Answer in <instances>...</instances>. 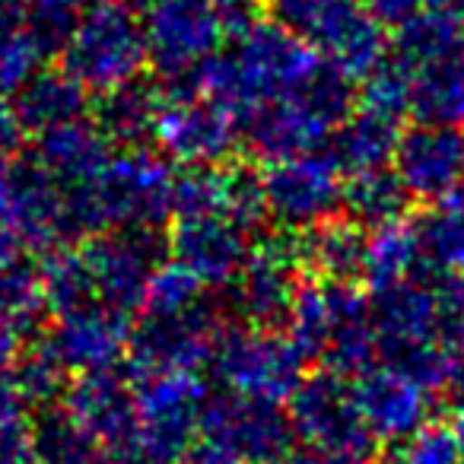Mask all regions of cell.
<instances>
[{
	"mask_svg": "<svg viewBox=\"0 0 464 464\" xmlns=\"http://www.w3.org/2000/svg\"><path fill=\"white\" fill-rule=\"evenodd\" d=\"M20 248H23L20 236L10 232L7 226H0V271L20 265Z\"/></svg>",
	"mask_w": 464,
	"mask_h": 464,
	"instance_id": "obj_46",
	"label": "cell"
},
{
	"mask_svg": "<svg viewBox=\"0 0 464 464\" xmlns=\"http://www.w3.org/2000/svg\"><path fill=\"white\" fill-rule=\"evenodd\" d=\"M303 255L290 252L284 242L248 252L246 265L239 271V305L255 322H274L280 315H290L296 303V265Z\"/></svg>",
	"mask_w": 464,
	"mask_h": 464,
	"instance_id": "obj_19",
	"label": "cell"
},
{
	"mask_svg": "<svg viewBox=\"0 0 464 464\" xmlns=\"http://www.w3.org/2000/svg\"><path fill=\"white\" fill-rule=\"evenodd\" d=\"M0 464H39L35 442L29 436H23L16 426L0 430Z\"/></svg>",
	"mask_w": 464,
	"mask_h": 464,
	"instance_id": "obj_42",
	"label": "cell"
},
{
	"mask_svg": "<svg viewBox=\"0 0 464 464\" xmlns=\"http://www.w3.org/2000/svg\"><path fill=\"white\" fill-rule=\"evenodd\" d=\"M156 140L169 156L188 162L191 169H213L239 143L236 115L198 92L166 90Z\"/></svg>",
	"mask_w": 464,
	"mask_h": 464,
	"instance_id": "obj_9",
	"label": "cell"
},
{
	"mask_svg": "<svg viewBox=\"0 0 464 464\" xmlns=\"http://www.w3.org/2000/svg\"><path fill=\"white\" fill-rule=\"evenodd\" d=\"M26 23V0H0V42L20 33Z\"/></svg>",
	"mask_w": 464,
	"mask_h": 464,
	"instance_id": "obj_45",
	"label": "cell"
},
{
	"mask_svg": "<svg viewBox=\"0 0 464 464\" xmlns=\"http://www.w3.org/2000/svg\"><path fill=\"white\" fill-rule=\"evenodd\" d=\"M407 194L411 191L398 179V172L375 169V172L350 175L347 188H343V204L353 213L356 223H366L372 229H379V226L401 219Z\"/></svg>",
	"mask_w": 464,
	"mask_h": 464,
	"instance_id": "obj_29",
	"label": "cell"
},
{
	"mask_svg": "<svg viewBox=\"0 0 464 464\" xmlns=\"http://www.w3.org/2000/svg\"><path fill=\"white\" fill-rule=\"evenodd\" d=\"M312 258L315 267H322L331 280H350L362 274V252H366V239L353 223L334 226L324 223L312 236Z\"/></svg>",
	"mask_w": 464,
	"mask_h": 464,
	"instance_id": "obj_32",
	"label": "cell"
},
{
	"mask_svg": "<svg viewBox=\"0 0 464 464\" xmlns=\"http://www.w3.org/2000/svg\"><path fill=\"white\" fill-rule=\"evenodd\" d=\"M331 134L334 130L293 92L252 109L246 115V128H242V137H246L248 147L271 166L315 153Z\"/></svg>",
	"mask_w": 464,
	"mask_h": 464,
	"instance_id": "obj_15",
	"label": "cell"
},
{
	"mask_svg": "<svg viewBox=\"0 0 464 464\" xmlns=\"http://www.w3.org/2000/svg\"><path fill=\"white\" fill-rule=\"evenodd\" d=\"M179 464H246V461H239L236 455H229L226 449L210 442V445H198V449H188L179 458Z\"/></svg>",
	"mask_w": 464,
	"mask_h": 464,
	"instance_id": "obj_44",
	"label": "cell"
},
{
	"mask_svg": "<svg viewBox=\"0 0 464 464\" xmlns=\"http://www.w3.org/2000/svg\"><path fill=\"white\" fill-rule=\"evenodd\" d=\"M162 109H166V90L137 80L115 92H105L96 109V124L111 143L134 147L147 137H156Z\"/></svg>",
	"mask_w": 464,
	"mask_h": 464,
	"instance_id": "obj_23",
	"label": "cell"
},
{
	"mask_svg": "<svg viewBox=\"0 0 464 464\" xmlns=\"http://www.w3.org/2000/svg\"><path fill=\"white\" fill-rule=\"evenodd\" d=\"M411 83H413L411 67H404L401 61H385V64L375 67L362 80L360 105L401 121V115L411 111Z\"/></svg>",
	"mask_w": 464,
	"mask_h": 464,
	"instance_id": "obj_35",
	"label": "cell"
},
{
	"mask_svg": "<svg viewBox=\"0 0 464 464\" xmlns=\"http://www.w3.org/2000/svg\"><path fill=\"white\" fill-rule=\"evenodd\" d=\"M293 430L305 436L322 455L362 464L372 449V430L362 420L356 388L337 375H318L293 394Z\"/></svg>",
	"mask_w": 464,
	"mask_h": 464,
	"instance_id": "obj_6",
	"label": "cell"
},
{
	"mask_svg": "<svg viewBox=\"0 0 464 464\" xmlns=\"http://www.w3.org/2000/svg\"><path fill=\"white\" fill-rule=\"evenodd\" d=\"M388 48H392V42H388L385 23L375 20L362 4L318 45V54L337 64L343 73H350L353 80H366L375 67L388 61Z\"/></svg>",
	"mask_w": 464,
	"mask_h": 464,
	"instance_id": "obj_27",
	"label": "cell"
},
{
	"mask_svg": "<svg viewBox=\"0 0 464 464\" xmlns=\"http://www.w3.org/2000/svg\"><path fill=\"white\" fill-rule=\"evenodd\" d=\"M280 464H353V461H343V458H334V455H293V458H284Z\"/></svg>",
	"mask_w": 464,
	"mask_h": 464,
	"instance_id": "obj_47",
	"label": "cell"
},
{
	"mask_svg": "<svg viewBox=\"0 0 464 464\" xmlns=\"http://www.w3.org/2000/svg\"><path fill=\"white\" fill-rule=\"evenodd\" d=\"M318 64L322 54L309 42L277 20L258 16L252 26L232 35L229 52L207 61L181 90L246 118L258 105L290 96Z\"/></svg>",
	"mask_w": 464,
	"mask_h": 464,
	"instance_id": "obj_1",
	"label": "cell"
},
{
	"mask_svg": "<svg viewBox=\"0 0 464 464\" xmlns=\"http://www.w3.org/2000/svg\"><path fill=\"white\" fill-rule=\"evenodd\" d=\"M362 4H366L369 14L385 23V26H401V23L411 20L413 14L426 10L430 0H362Z\"/></svg>",
	"mask_w": 464,
	"mask_h": 464,
	"instance_id": "obj_41",
	"label": "cell"
},
{
	"mask_svg": "<svg viewBox=\"0 0 464 464\" xmlns=\"http://www.w3.org/2000/svg\"><path fill=\"white\" fill-rule=\"evenodd\" d=\"M394 172L420 198H451L464 185V130L417 124L404 130L394 153Z\"/></svg>",
	"mask_w": 464,
	"mask_h": 464,
	"instance_id": "obj_13",
	"label": "cell"
},
{
	"mask_svg": "<svg viewBox=\"0 0 464 464\" xmlns=\"http://www.w3.org/2000/svg\"><path fill=\"white\" fill-rule=\"evenodd\" d=\"M45 284L29 267L14 265L0 271V331L20 337L45 309Z\"/></svg>",
	"mask_w": 464,
	"mask_h": 464,
	"instance_id": "obj_31",
	"label": "cell"
},
{
	"mask_svg": "<svg viewBox=\"0 0 464 464\" xmlns=\"http://www.w3.org/2000/svg\"><path fill=\"white\" fill-rule=\"evenodd\" d=\"M423 252L442 271L464 274V207L449 200L442 213L423 226Z\"/></svg>",
	"mask_w": 464,
	"mask_h": 464,
	"instance_id": "obj_36",
	"label": "cell"
},
{
	"mask_svg": "<svg viewBox=\"0 0 464 464\" xmlns=\"http://www.w3.org/2000/svg\"><path fill=\"white\" fill-rule=\"evenodd\" d=\"M172 248L179 265L200 284H226L248 258L246 229L226 217H181Z\"/></svg>",
	"mask_w": 464,
	"mask_h": 464,
	"instance_id": "obj_16",
	"label": "cell"
},
{
	"mask_svg": "<svg viewBox=\"0 0 464 464\" xmlns=\"http://www.w3.org/2000/svg\"><path fill=\"white\" fill-rule=\"evenodd\" d=\"M175 175L166 160L147 150H128L109 160L92 181L67 188L71 226L99 229L105 223L153 226L172 210Z\"/></svg>",
	"mask_w": 464,
	"mask_h": 464,
	"instance_id": "obj_2",
	"label": "cell"
},
{
	"mask_svg": "<svg viewBox=\"0 0 464 464\" xmlns=\"http://www.w3.org/2000/svg\"><path fill=\"white\" fill-rule=\"evenodd\" d=\"M39 464H92L96 461V439L67 413L61 420H48L35 436Z\"/></svg>",
	"mask_w": 464,
	"mask_h": 464,
	"instance_id": "obj_34",
	"label": "cell"
},
{
	"mask_svg": "<svg viewBox=\"0 0 464 464\" xmlns=\"http://www.w3.org/2000/svg\"><path fill=\"white\" fill-rule=\"evenodd\" d=\"M23 404H26V398H23L20 385H16V375H14V369H10V360H0V430L16 426Z\"/></svg>",
	"mask_w": 464,
	"mask_h": 464,
	"instance_id": "obj_40",
	"label": "cell"
},
{
	"mask_svg": "<svg viewBox=\"0 0 464 464\" xmlns=\"http://www.w3.org/2000/svg\"><path fill=\"white\" fill-rule=\"evenodd\" d=\"M411 83V111L420 124H464V54L417 67Z\"/></svg>",
	"mask_w": 464,
	"mask_h": 464,
	"instance_id": "obj_26",
	"label": "cell"
},
{
	"mask_svg": "<svg viewBox=\"0 0 464 464\" xmlns=\"http://www.w3.org/2000/svg\"><path fill=\"white\" fill-rule=\"evenodd\" d=\"M23 134L26 130H23V121L16 115V105L7 96H0V153H14Z\"/></svg>",
	"mask_w": 464,
	"mask_h": 464,
	"instance_id": "obj_43",
	"label": "cell"
},
{
	"mask_svg": "<svg viewBox=\"0 0 464 464\" xmlns=\"http://www.w3.org/2000/svg\"><path fill=\"white\" fill-rule=\"evenodd\" d=\"M118 4H124V7H130V10H147L153 0H118Z\"/></svg>",
	"mask_w": 464,
	"mask_h": 464,
	"instance_id": "obj_50",
	"label": "cell"
},
{
	"mask_svg": "<svg viewBox=\"0 0 464 464\" xmlns=\"http://www.w3.org/2000/svg\"><path fill=\"white\" fill-rule=\"evenodd\" d=\"M200 430L213 445L239 461H284L293 439V420L277 411L274 401L248 394H223L200 411Z\"/></svg>",
	"mask_w": 464,
	"mask_h": 464,
	"instance_id": "obj_8",
	"label": "cell"
},
{
	"mask_svg": "<svg viewBox=\"0 0 464 464\" xmlns=\"http://www.w3.org/2000/svg\"><path fill=\"white\" fill-rule=\"evenodd\" d=\"M14 375H16V385H20L23 398L45 401V398H52V394H58L64 366H61L58 356H54L52 350L42 347L39 353L26 356V360L14 369Z\"/></svg>",
	"mask_w": 464,
	"mask_h": 464,
	"instance_id": "obj_38",
	"label": "cell"
},
{
	"mask_svg": "<svg viewBox=\"0 0 464 464\" xmlns=\"http://www.w3.org/2000/svg\"><path fill=\"white\" fill-rule=\"evenodd\" d=\"M83 0H26V29L48 54L64 52L83 16Z\"/></svg>",
	"mask_w": 464,
	"mask_h": 464,
	"instance_id": "obj_33",
	"label": "cell"
},
{
	"mask_svg": "<svg viewBox=\"0 0 464 464\" xmlns=\"http://www.w3.org/2000/svg\"><path fill=\"white\" fill-rule=\"evenodd\" d=\"M290 331L299 356L328 362L337 375L360 372L379 343L372 309H366L362 296L347 280H328L299 290L290 309Z\"/></svg>",
	"mask_w": 464,
	"mask_h": 464,
	"instance_id": "obj_3",
	"label": "cell"
},
{
	"mask_svg": "<svg viewBox=\"0 0 464 464\" xmlns=\"http://www.w3.org/2000/svg\"><path fill=\"white\" fill-rule=\"evenodd\" d=\"M420 248H423V236L407 219L379 226L372 239L366 242V252H362V277L379 290L401 284L417 265Z\"/></svg>",
	"mask_w": 464,
	"mask_h": 464,
	"instance_id": "obj_28",
	"label": "cell"
},
{
	"mask_svg": "<svg viewBox=\"0 0 464 464\" xmlns=\"http://www.w3.org/2000/svg\"><path fill=\"white\" fill-rule=\"evenodd\" d=\"M455 439H458V449H461V455H464V413L458 417V423H455Z\"/></svg>",
	"mask_w": 464,
	"mask_h": 464,
	"instance_id": "obj_49",
	"label": "cell"
},
{
	"mask_svg": "<svg viewBox=\"0 0 464 464\" xmlns=\"http://www.w3.org/2000/svg\"><path fill=\"white\" fill-rule=\"evenodd\" d=\"M261 188H265L267 210L293 226L322 223L337 200H343L337 166L318 153L274 162Z\"/></svg>",
	"mask_w": 464,
	"mask_h": 464,
	"instance_id": "obj_12",
	"label": "cell"
},
{
	"mask_svg": "<svg viewBox=\"0 0 464 464\" xmlns=\"http://www.w3.org/2000/svg\"><path fill=\"white\" fill-rule=\"evenodd\" d=\"M200 411V385L191 372L143 375L137 392V439L160 464L175 461L188 451Z\"/></svg>",
	"mask_w": 464,
	"mask_h": 464,
	"instance_id": "obj_10",
	"label": "cell"
},
{
	"mask_svg": "<svg viewBox=\"0 0 464 464\" xmlns=\"http://www.w3.org/2000/svg\"><path fill=\"white\" fill-rule=\"evenodd\" d=\"M109 137L92 121H71L54 130L39 134V156L35 160L54 175V181H64L67 188H77L92 181L109 166Z\"/></svg>",
	"mask_w": 464,
	"mask_h": 464,
	"instance_id": "obj_21",
	"label": "cell"
},
{
	"mask_svg": "<svg viewBox=\"0 0 464 464\" xmlns=\"http://www.w3.org/2000/svg\"><path fill=\"white\" fill-rule=\"evenodd\" d=\"M213 350V318L200 303L175 312H150L134 334V362L140 375L191 372V366Z\"/></svg>",
	"mask_w": 464,
	"mask_h": 464,
	"instance_id": "obj_11",
	"label": "cell"
},
{
	"mask_svg": "<svg viewBox=\"0 0 464 464\" xmlns=\"http://www.w3.org/2000/svg\"><path fill=\"white\" fill-rule=\"evenodd\" d=\"M16 115L23 121V130L45 134L61 124H71L83 118L86 90L61 67V71H42L26 90L14 96Z\"/></svg>",
	"mask_w": 464,
	"mask_h": 464,
	"instance_id": "obj_24",
	"label": "cell"
},
{
	"mask_svg": "<svg viewBox=\"0 0 464 464\" xmlns=\"http://www.w3.org/2000/svg\"><path fill=\"white\" fill-rule=\"evenodd\" d=\"M128 343V322L118 309H109L102 303L80 305L73 312L61 315L58 331L45 343L64 369H90L102 372L121 347Z\"/></svg>",
	"mask_w": 464,
	"mask_h": 464,
	"instance_id": "obj_17",
	"label": "cell"
},
{
	"mask_svg": "<svg viewBox=\"0 0 464 464\" xmlns=\"http://www.w3.org/2000/svg\"><path fill=\"white\" fill-rule=\"evenodd\" d=\"M61 54H64V71L86 92L99 96L137 83L150 67L143 20L137 10L118 0L90 4Z\"/></svg>",
	"mask_w": 464,
	"mask_h": 464,
	"instance_id": "obj_4",
	"label": "cell"
},
{
	"mask_svg": "<svg viewBox=\"0 0 464 464\" xmlns=\"http://www.w3.org/2000/svg\"><path fill=\"white\" fill-rule=\"evenodd\" d=\"M48 52L26 33L7 35L0 42V96H16L20 90H26L42 71H45Z\"/></svg>",
	"mask_w": 464,
	"mask_h": 464,
	"instance_id": "obj_37",
	"label": "cell"
},
{
	"mask_svg": "<svg viewBox=\"0 0 464 464\" xmlns=\"http://www.w3.org/2000/svg\"><path fill=\"white\" fill-rule=\"evenodd\" d=\"M426 7H436V10H445V14L464 16V0H430Z\"/></svg>",
	"mask_w": 464,
	"mask_h": 464,
	"instance_id": "obj_48",
	"label": "cell"
},
{
	"mask_svg": "<svg viewBox=\"0 0 464 464\" xmlns=\"http://www.w3.org/2000/svg\"><path fill=\"white\" fill-rule=\"evenodd\" d=\"M90 267L96 299L109 309H130L147 299V286L153 280V248L143 236H99L80 248Z\"/></svg>",
	"mask_w": 464,
	"mask_h": 464,
	"instance_id": "obj_14",
	"label": "cell"
},
{
	"mask_svg": "<svg viewBox=\"0 0 464 464\" xmlns=\"http://www.w3.org/2000/svg\"><path fill=\"white\" fill-rule=\"evenodd\" d=\"M356 401L372 436L411 439L423 430L426 388L398 369L388 366L362 375L356 385Z\"/></svg>",
	"mask_w": 464,
	"mask_h": 464,
	"instance_id": "obj_18",
	"label": "cell"
},
{
	"mask_svg": "<svg viewBox=\"0 0 464 464\" xmlns=\"http://www.w3.org/2000/svg\"><path fill=\"white\" fill-rule=\"evenodd\" d=\"M398 118H388L382 111L362 109L353 111L341 128L331 134V153L328 160L337 166V172L347 175H362L385 169L388 162H394L398 153Z\"/></svg>",
	"mask_w": 464,
	"mask_h": 464,
	"instance_id": "obj_22",
	"label": "cell"
},
{
	"mask_svg": "<svg viewBox=\"0 0 464 464\" xmlns=\"http://www.w3.org/2000/svg\"><path fill=\"white\" fill-rule=\"evenodd\" d=\"M150 67L181 90L210 58L223 52L229 35L217 0H153L143 16Z\"/></svg>",
	"mask_w": 464,
	"mask_h": 464,
	"instance_id": "obj_5",
	"label": "cell"
},
{
	"mask_svg": "<svg viewBox=\"0 0 464 464\" xmlns=\"http://www.w3.org/2000/svg\"><path fill=\"white\" fill-rule=\"evenodd\" d=\"M67 407L92 439H102L111 449L137 436V394L118 375L90 372L71 388Z\"/></svg>",
	"mask_w": 464,
	"mask_h": 464,
	"instance_id": "obj_20",
	"label": "cell"
},
{
	"mask_svg": "<svg viewBox=\"0 0 464 464\" xmlns=\"http://www.w3.org/2000/svg\"><path fill=\"white\" fill-rule=\"evenodd\" d=\"M398 464H464V455L458 449L455 432L442 430H420L407 439Z\"/></svg>",
	"mask_w": 464,
	"mask_h": 464,
	"instance_id": "obj_39",
	"label": "cell"
},
{
	"mask_svg": "<svg viewBox=\"0 0 464 464\" xmlns=\"http://www.w3.org/2000/svg\"><path fill=\"white\" fill-rule=\"evenodd\" d=\"M217 372L236 388V394L274 401L293 398L299 388L303 356L293 341L265 334V331H232L219 337L213 350Z\"/></svg>",
	"mask_w": 464,
	"mask_h": 464,
	"instance_id": "obj_7",
	"label": "cell"
},
{
	"mask_svg": "<svg viewBox=\"0 0 464 464\" xmlns=\"http://www.w3.org/2000/svg\"><path fill=\"white\" fill-rule=\"evenodd\" d=\"M265 4L271 10V20L305 39L315 52L353 10L362 7L360 0H265Z\"/></svg>",
	"mask_w": 464,
	"mask_h": 464,
	"instance_id": "obj_30",
	"label": "cell"
},
{
	"mask_svg": "<svg viewBox=\"0 0 464 464\" xmlns=\"http://www.w3.org/2000/svg\"><path fill=\"white\" fill-rule=\"evenodd\" d=\"M394 61L417 71L423 64L464 54V16L426 7L394 26Z\"/></svg>",
	"mask_w": 464,
	"mask_h": 464,
	"instance_id": "obj_25",
	"label": "cell"
}]
</instances>
